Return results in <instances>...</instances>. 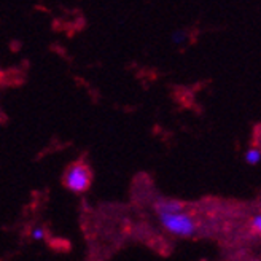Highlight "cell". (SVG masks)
Segmentation results:
<instances>
[{
  "label": "cell",
  "instance_id": "277c9868",
  "mask_svg": "<svg viewBox=\"0 0 261 261\" xmlns=\"http://www.w3.org/2000/svg\"><path fill=\"white\" fill-rule=\"evenodd\" d=\"M244 160L247 164H250V166H256L259 161H261V150L259 148H249L245 151V156H244Z\"/></svg>",
  "mask_w": 261,
  "mask_h": 261
},
{
  "label": "cell",
  "instance_id": "3957f363",
  "mask_svg": "<svg viewBox=\"0 0 261 261\" xmlns=\"http://www.w3.org/2000/svg\"><path fill=\"white\" fill-rule=\"evenodd\" d=\"M187 208L185 202H181L178 199H160L154 202V212L156 215L160 214H167V212H178Z\"/></svg>",
  "mask_w": 261,
  "mask_h": 261
},
{
  "label": "cell",
  "instance_id": "5b68a950",
  "mask_svg": "<svg viewBox=\"0 0 261 261\" xmlns=\"http://www.w3.org/2000/svg\"><path fill=\"white\" fill-rule=\"evenodd\" d=\"M250 228H252V231L255 234L261 236V212L252 217V220H250Z\"/></svg>",
  "mask_w": 261,
  "mask_h": 261
},
{
  "label": "cell",
  "instance_id": "6da1fadb",
  "mask_svg": "<svg viewBox=\"0 0 261 261\" xmlns=\"http://www.w3.org/2000/svg\"><path fill=\"white\" fill-rule=\"evenodd\" d=\"M161 226L172 236L177 238H191L198 232V223L194 221L193 215L187 212V208L178 212L160 214Z\"/></svg>",
  "mask_w": 261,
  "mask_h": 261
},
{
  "label": "cell",
  "instance_id": "8992f818",
  "mask_svg": "<svg viewBox=\"0 0 261 261\" xmlns=\"http://www.w3.org/2000/svg\"><path fill=\"white\" fill-rule=\"evenodd\" d=\"M31 238H32L34 241H42V239H45V238H46V231H45V228H42V226H35V228L31 231Z\"/></svg>",
  "mask_w": 261,
  "mask_h": 261
},
{
  "label": "cell",
  "instance_id": "7a4b0ae2",
  "mask_svg": "<svg viewBox=\"0 0 261 261\" xmlns=\"http://www.w3.org/2000/svg\"><path fill=\"white\" fill-rule=\"evenodd\" d=\"M91 181H93V172L85 161L72 163L62 175V184L69 191L75 194H82L89 190Z\"/></svg>",
  "mask_w": 261,
  "mask_h": 261
},
{
  "label": "cell",
  "instance_id": "52a82bcc",
  "mask_svg": "<svg viewBox=\"0 0 261 261\" xmlns=\"http://www.w3.org/2000/svg\"><path fill=\"white\" fill-rule=\"evenodd\" d=\"M185 38H187V35H185L184 31H175V32L172 34V40H174L175 43H184V42H185Z\"/></svg>",
  "mask_w": 261,
  "mask_h": 261
},
{
  "label": "cell",
  "instance_id": "ba28073f",
  "mask_svg": "<svg viewBox=\"0 0 261 261\" xmlns=\"http://www.w3.org/2000/svg\"><path fill=\"white\" fill-rule=\"evenodd\" d=\"M259 261H261V259H259Z\"/></svg>",
  "mask_w": 261,
  "mask_h": 261
}]
</instances>
